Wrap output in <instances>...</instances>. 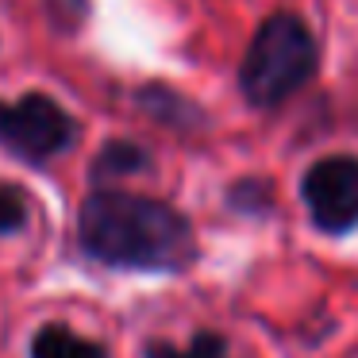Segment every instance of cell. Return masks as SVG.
<instances>
[{"label":"cell","instance_id":"5b68a950","mask_svg":"<svg viewBox=\"0 0 358 358\" xmlns=\"http://www.w3.org/2000/svg\"><path fill=\"white\" fill-rule=\"evenodd\" d=\"M31 358H108V347L66 324H43L31 339Z\"/></svg>","mask_w":358,"mask_h":358},{"label":"cell","instance_id":"6da1fadb","mask_svg":"<svg viewBox=\"0 0 358 358\" xmlns=\"http://www.w3.org/2000/svg\"><path fill=\"white\" fill-rule=\"evenodd\" d=\"M78 239L89 258L116 270L181 273L196 262L193 224L173 204L120 189H93L81 201Z\"/></svg>","mask_w":358,"mask_h":358},{"label":"cell","instance_id":"ba28073f","mask_svg":"<svg viewBox=\"0 0 358 358\" xmlns=\"http://www.w3.org/2000/svg\"><path fill=\"white\" fill-rule=\"evenodd\" d=\"M227 204L235 212H243V216H266L273 208V193L266 181H235L227 189Z\"/></svg>","mask_w":358,"mask_h":358},{"label":"cell","instance_id":"277c9868","mask_svg":"<svg viewBox=\"0 0 358 358\" xmlns=\"http://www.w3.org/2000/svg\"><path fill=\"white\" fill-rule=\"evenodd\" d=\"M301 196L316 231L343 235L358 227V158L327 155L312 162L301 181Z\"/></svg>","mask_w":358,"mask_h":358},{"label":"cell","instance_id":"9c48e42d","mask_svg":"<svg viewBox=\"0 0 358 358\" xmlns=\"http://www.w3.org/2000/svg\"><path fill=\"white\" fill-rule=\"evenodd\" d=\"M27 193L20 185H0V235H16L27 224Z\"/></svg>","mask_w":358,"mask_h":358},{"label":"cell","instance_id":"8992f818","mask_svg":"<svg viewBox=\"0 0 358 358\" xmlns=\"http://www.w3.org/2000/svg\"><path fill=\"white\" fill-rule=\"evenodd\" d=\"M150 166V155L139 147V143H127V139H112L101 147L89 178L93 181H108V178H124V173H139Z\"/></svg>","mask_w":358,"mask_h":358},{"label":"cell","instance_id":"52a82bcc","mask_svg":"<svg viewBox=\"0 0 358 358\" xmlns=\"http://www.w3.org/2000/svg\"><path fill=\"white\" fill-rule=\"evenodd\" d=\"M143 358H227V339L216 331H196L189 347H173L166 339H150L143 347Z\"/></svg>","mask_w":358,"mask_h":358},{"label":"cell","instance_id":"7a4b0ae2","mask_svg":"<svg viewBox=\"0 0 358 358\" xmlns=\"http://www.w3.org/2000/svg\"><path fill=\"white\" fill-rule=\"evenodd\" d=\"M316 66L320 47L308 24L293 12H273L247 47L239 66V93L255 108H278L316 78Z\"/></svg>","mask_w":358,"mask_h":358},{"label":"cell","instance_id":"3957f363","mask_svg":"<svg viewBox=\"0 0 358 358\" xmlns=\"http://www.w3.org/2000/svg\"><path fill=\"white\" fill-rule=\"evenodd\" d=\"M78 143V120L47 93L0 101V150L27 166H43Z\"/></svg>","mask_w":358,"mask_h":358}]
</instances>
